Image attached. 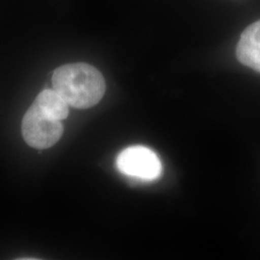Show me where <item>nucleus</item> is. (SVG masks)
Here are the masks:
<instances>
[{"mask_svg": "<svg viewBox=\"0 0 260 260\" xmlns=\"http://www.w3.org/2000/svg\"><path fill=\"white\" fill-rule=\"evenodd\" d=\"M53 90L70 106L87 109L100 103L106 91L102 73L86 63L67 64L57 68L52 76Z\"/></svg>", "mask_w": 260, "mask_h": 260, "instance_id": "1", "label": "nucleus"}, {"mask_svg": "<svg viewBox=\"0 0 260 260\" xmlns=\"http://www.w3.org/2000/svg\"><path fill=\"white\" fill-rule=\"evenodd\" d=\"M22 136L28 145L34 149H49L63 135L62 121L42 111L32 104L22 120Z\"/></svg>", "mask_w": 260, "mask_h": 260, "instance_id": "2", "label": "nucleus"}, {"mask_svg": "<svg viewBox=\"0 0 260 260\" xmlns=\"http://www.w3.org/2000/svg\"><path fill=\"white\" fill-rule=\"evenodd\" d=\"M116 165L121 174L141 180H154L162 174V163L157 154L147 147L132 146L118 155Z\"/></svg>", "mask_w": 260, "mask_h": 260, "instance_id": "3", "label": "nucleus"}, {"mask_svg": "<svg viewBox=\"0 0 260 260\" xmlns=\"http://www.w3.org/2000/svg\"><path fill=\"white\" fill-rule=\"evenodd\" d=\"M236 57L241 64L260 74V20L242 33L236 47Z\"/></svg>", "mask_w": 260, "mask_h": 260, "instance_id": "4", "label": "nucleus"}, {"mask_svg": "<svg viewBox=\"0 0 260 260\" xmlns=\"http://www.w3.org/2000/svg\"><path fill=\"white\" fill-rule=\"evenodd\" d=\"M47 115L63 121L69 116V104L55 90H44L33 103Z\"/></svg>", "mask_w": 260, "mask_h": 260, "instance_id": "5", "label": "nucleus"}]
</instances>
